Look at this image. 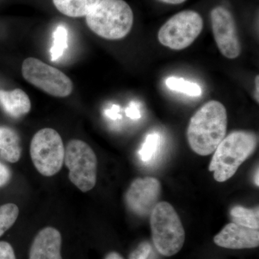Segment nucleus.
I'll return each mask as SVG.
<instances>
[{"label": "nucleus", "instance_id": "f257e3e1", "mask_svg": "<svg viewBox=\"0 0 259 259\" xmlns=\"http://www.w3.org/2000/svg\"><path fill=\"white\" fill-rule=\"evenodd\" d=\"M228 116L221 102L212 100L204 104L191 118L187 140L191 148L200 156L215 151L226 137Z\"/></svg>", "mask_w": 259, "mask_h": 259}, {"label": "nucleus", "instance_id": "f03ea898", "mask_svg": "<svg viewBox=\"0 0 259 259\" xmlns=\"http://www.w3.org/2000/svg\"><path fill=\"white\" fill-rule=\"evenodd\" d=\"M258 144L256 135L248 131L232 132L216 148L209 170L214 171V180L224 182L231 179Z\"/></svg>", "mask_w": 259, "mask_h": 259}, {"label": "nucleus", "instance_id": "7ed1b4c3", "mask_svg": "<svg viewBox=\"0 0 259 259\" xmlns=\"http://www.w3.org/2000/svg\"><path fill=\"white\" fill-rule=\"evenodd\" d=\"M92 31L107 40H119L129 33L134 13L123 0H101L86 16Z\"/></svg>", "mask_w": 259, "mask_h": 259}, {"label": "nucleus", "instance_id": "20e7f679", "mask_svg": "<svg viewBox=\"0 0 259 259\" xmlns=\"http://www.w3.org/2000/svg\"><path fill=\"white\" fill-rule=\"evenodd\" d=\"M151 229L155 248L160 254H177L185 241V231L180 217L172 205L158 202L151 213Z\"/></svg>", "mask_w": 259, "mask_h": 259}, {"label": "nucleus", "instance_id": "39448f33", "mask_svg": "<svg viewBox=\"0 0 259 259\" xmlns=\"http://www.w3.org/2000/svg\"><path fill=\"white\" fill-rule=\"evenodd\" d=\"M30 153L34 166L44 176H54L64 164V144L55 130L47 127L37 131L30 143Z\"/></svg>", "mask_w": 259, "mask_h": 259}, {"label": "nucleus", "instance_id": "423d86ee", "mask_svg": "<svg viewBox=\"0 0 259 259\" xmlns=\"http://www.w3.org/2000/svg\"><path fill=\"white\" fill-rule=\"evenodd\" d=\"M64 162L69 180L81 192L94 188L97 182V158L93 148L81 140H71L66 146Z\"/></svg>", "mask_w": 259, "mask_h": 259}, {"label": "nucleus", "instance_id": "0eeeda50", "mask_svg": "<svg viewBox=\"0 0 259 259\" xmlns=\"http://www.w3.org/2000/svg\"><path fill=\"white\" fill-rule=\"evenodd\" d=\"M203 28L202 17L192 10H185L174 15L160 29L159 42L173 50H182L190 47Z\"/></svg>", "mask_w": 259, "mask_h": 259}, {"label": "nucleus", "instance_id": "6e6552de", "mask_svg": "<svg viewBox=\"0 0 259 259\" xmlns=\"http://www.w3.org/2000/svg\"><path fill=\"white\" fill-rule=\"evenodd\" d=\"M22 74L28 82L51 96L68 97L73 90L69 76L35 58L29 57L23 61Z\"/></svg>", "mask_w": 259, "mask_h": 259}, {"label": "nucleus", "instance_id": "1a4fd4ad", "mask_svg": "<svg viewBox=\"0 0 259 259\" xmlns=\"http://www.w3.org/2000/svg\"><path fill=\"white\" fill-rule=\"evenodd\" d=\"M214 40L221 54L229 59H234L241 52L236 22L229 10L217 7L210 14Z\"/></svg>", "mask_w": 259, "mask_h": 259}, {"label": "nucleus", "instance_id": "9d476101", "mask_svg": "<svg viewBox=\"0 0 259 259\" xmlns=\"http://www.w3.org/2000/svg\"><path fill=\"white\" fill-rule=\"evenodd\" d=\"M161 192L159 181L153 177H145L134 180L125 194L128 208L139 216L151 214L158 203Z\"/></svg>", "mask_w": 259, "mask_h": 259}, {"label": "nucleus", "instance_id": "9b49d317", "mask_svg": "<svg viewBox=\"0 0 259 259\" xmlns=\"http://www.w3.org/2000/svg\"><path fill=\"white\" fill-rule=\"evenodd\" d=\"M214 242L218 246L229 249L256 248L259 245L258 229L229 223L214 236Z\"/></svg>", "mask_w": 259, "mask_h": 259}, {"label": "nucleus", "instance_id": "f8f14e48", "mask_svg": "<svg viewBox=\"0 0 259 259\" xmlns=\"http://www.w3.org/2000/svg\"><path fill=\"white\" fill-rule=\"evenodd\" d=\"M62 237L53 227L40 230L32 241L28 259H62Z\"/></svg>", "mask_w": 259, "mask_h": 259}, {"label": "nucleus", "instance_id": "ddd939ff", "mask_svg": "<svg viewBox=\"0 0 259 259\" xmlns=\"http://www.w3.org/2000/svg\"><path fill=\"white\" fill-rule=\"evenodd\" d=\"M0 105L10 117L19 118L26 115L31 109L30 98L23 90H0Z\"/></svg>", "mask_w": 259, "mask_h": 259}, {"label": "nucleus", "instance_id": "4468645a", "mask_svg": "<svg viewBox=\"0 0 259 259\" xmlns=\"http://www.w3.org/2000/svg\"><path fill=\"white\" fill-rule=\"evenodd\" d=\"M22 148L18 134L10 127H0V156L10 163H16L21 156Z\"/></svg>", "mask_w": 259, "mask_h": 259}, {"label": "nucleus", "instance_id": "2eb2a0df", "mask_svg": "<svg viewBox=\"0 0 259 259\" xmlns=\"http://www.w3.org/2000/svg\"><path fill=\"white\" fill-rule=\"evenodd\" d=\"M101 0H53L56 9L71 18L86 17Z\"/></svg>", "mask_w": 259, "mask_h": 259}, {"label": "nucleus", "instance_id": "dca6fc26", "mask_svg": "<svg viewBox=\"0 0 259 259\" xmlns=\"http://www.w3.org/2000/svg\"><path fill=\"white\" fill-rule=\"evenodd\" d=\"M233 223L247 228L258 229V207L254 209L245 208L242 206H235L231 210Z\"/></svg>", "mask_w": 259, "mask_h": 259}, {"label": "nucleus", "instance_id": "f3484780", "mask_svg": "<svg viewBox=\"0 0 259 259\" xmlns=\"http://www.w3.org/2000/svg\"><path fill=\"white\" fill-rule=\"evenodd\" d=\"M165 83L167 88L172 91L185 94L190 97H199L202 94V90L197 83L186 81L182 78L171 76L166 79Z\"/></svg>", "mask_w": 259, "mask_h": 259}, {"label": "nucleus", "instance_id": "a211bd4d", "mask_svg": "<svg viewBox=\"0 0 259 259\" xmlns=\"http://www.w3.org/2000/svg\"><path fill=\"white\" fill-rule=\"evenodd\" d=\"M54 42L50 50L51 59L55 61L60 59L68 47V30L64 25H59L53 34Z\"/></svg>", "mask_w": 259, "mask_h": 259}, {"label": "nucleus", "instance_id": "6ab92c4d", "mask_svg": "<svg viewBox=\"0 0 259 259\" xmlns=\"http://www.w3.org/2000/svg\"><path fill=\"white\" fill-rule=\"evenodd\" d=\"M19 215L16 204H5L0 206V237L14 225Z\"/></svg>", "mask_w": 259, "mask_h": 259}, {"label": "nucleus", "instance_id": "aec40b11", "mask_svg": "<svg viewBox=\"0 0 259 259\" xmlns=\"http://www.w3.org/2000/svg\"><path fill=\"white\" fill-rule=\"evenodd\" d=\"M160 140L161 138L157 133L148 135L139 151L140 157L142 161L148 162L154 157L159 148Z\"/></svg>", "mask_w": 259, "mask_h": 259}, {"label": "nucleus", "instance_id": "412c9836", "mask_svg": "<svg viewBox=\"0 0 259 259\" xmlns=\"http://www.w3.org/2000/svg\"><path fill=\"white\" fill-rule=\"evenodd\" d=\"M129 259H156V254L152 245L148 242H143L131 253Z\"/></svg>", "mask_w": 259, "mask_h": 259}, {"label": "nucleus", "instance_id": "4be33fe9", "mask_svg": "<svg viewBox=\"0 0 259 259\" xmlns=\"http://www.w3.org/2000/svg\"><path fill=\"white\" fill-rule=\"evenodd\" d=\"M0 259H17L13 246L8 242H0Z\"/></svg>", "mask_w": 259, "mask_h": 259}, {"label": "nucleus", "instance_id": "5701e85b", "mask_svg": "<svg viewBox=\"0 0 259 259\" xmlns=\"http://www.w3.org/2000/svg\"><path fill=\"white\" fill-rule=\"evenodd\" d=\"M125 114L127 117L132 120H139L141 117V110L138 106V104L135 102H131L129 106L126 108Z\"/></svg>", "mask_w": 259, "mask_h": 259}, {"label": "nucleus", "instance_id": "b1692460", "mask_svg": "<svg viewBox=\"0 0 259 259\" xmlns=\"http://www.w3.org/2000/svg\"><path fill=\"white\" fill-rule=\"evenodd\" d=\"M120 107L119 105H112L111 107L105 110V115L111 120H120L122 118V115L120 113Z\"/></svg>", "mask_w": 259, "mask_h": 259}, {"label": "nucleus", "instance_id": "393cba45", "mask_svg": "<svg viewBox=\"0 0 259 259\" xmlns=\"http://www.w3.org/2000/svg\"><path fill=\"white\" fill-rule=\"evenodd\" d=\"M11 173L9 168L0 162V187H3L9 182Z\"/></svg>", "mask_w": 259, "mask_h": 259}, {"label": "nucleus", "instance_id": "a878e982", "mask_svg": "<svg viewBox=\"0 0 259 259\" xmlns=\"http://www.w3.org/2000/svg\"><path fill=\"white\" fill-rule=\"evenodd\" d=\"M105 259H124L122 255L117 252H110L106 255Z\"/></svg>", "mask_w": 259, "mask_h": 259}, {"label": "nucleus", "instance_id": "bb28decb", "mask_svg": "<svg viewBox=\"0 0 259 259\" xmlns=\"http://www.w3.org/2000/svg\"><path fill=\"white\" fill-rule=\"evenodd\" d=\"M159 1L163 2V3H168V4L178 5L185 3L186 0H159Z\"/></svg>", "mask_w": 259, "mask_h": 259}, {"label": "nucleus", "instance_id": "cd10ccee", "mask_svg": "<svg viewBox=\"0 0 259 259\" xmlns=\"http://www.w3.org/2000/svg\"><path fill=\"white\" fill-rule=\"evenodd\" d=\"M258 76H257L256 79H255V100H256L257 102H258Z\"/></svg>", "mask_w": 259, "mask_h": 259}, {"label": "nucleus", "instance_id": "c85d7f7f", "mask_svg": "<svg viewBox=\"0 0 259 259\" xmlns=\"http://www.w3.org/2000/svg\"><path fill=\"white\" fill-rule=\"evenodd\" d=\"M255 185L258 186V168H257V171L255 172Z\"/></svg>", "mask_w": 259, "mask_h": 259}]
</instances>
